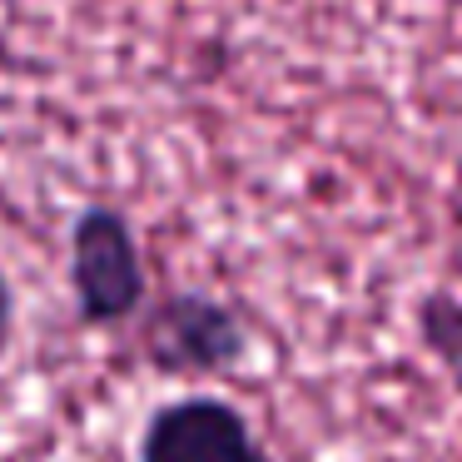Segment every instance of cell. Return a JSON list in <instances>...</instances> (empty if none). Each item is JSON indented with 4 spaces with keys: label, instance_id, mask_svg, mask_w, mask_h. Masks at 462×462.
<instances>
[{
    "label": "cell",
    "instance_id": "obj_1",
    "mask_svg": "<svg viewBox=\"0 0 462 462\" xmlns=\"http://www.w3.org/2000/svg\"><path fill=\"white\" fill-rule=\"evenodd\" d=\"M70 289H75L80 319L95 323V328H110V323H125L140 313L150 279H144V259H140V244H134V229L120 209L90 204L75 219V229H70Z\"/></svg>",
    "mask_w": 462,
    "mask_h": 462
},
{
    "label": "cell",
    "instance_id": "obj_2",
    "mask_svg": "<svg viewBox=\"0 0 462 462\" xmlns=\"http://www.w3.org/2000/svg\"><path fill=\"white\" fill-rule=\"evenodd\" d=\"M140 348L170 378H219V373L239 368L244 348V323L229 303L209 299V293H164L140 328Z\"/></svg>",
    "mask_w": 462,
    "mask_h": 462
},
{
    "label": "cell",
    "instance_id": "obj_3",
    "mask_svg": "<svg viewBox=\"0 0 462 462\" xmlns=\"http://www.w3.org/2000/svg\"><path fill=\"white\" fill-rule=\"evenodd\" d=\"M140 462H269L249 418L214 393L160 402L140 432Z\"/></svg>",
    "mask_w": 462,
    "mask_h": 462
},
{
    "label": "cell",
    "instance_id": "obj_4",
    "mask_svg": "<svg viewBox=\"0 0 462 462\" xmlns=\"http://www.w3.org/2000/svg\"><path fill=\"white\" fill-rule=\"evenodd\" d=\"M418 333L422 348L438 358V368L452 378V388L462 393V299L452 293H428L418 303Z\"/></svg>",
    "mask_w": 462,
    "mask_h": 462
},
{
    "label": "cell",
    "instance_id": "obj_5",
    "mask_svg": "<svg viewBox=\"0 0 462 462\" xmlns=\"http://www.w3.org/2000/svg\"><path fill=\"white\" fill-rule=\"evenodd\" d=\"M11 333H15V293L5 283V273H0V358L11 348Z\"/></svg>",
    "mask_w": 462,
    "mask_h": 462
}]
</instances>
